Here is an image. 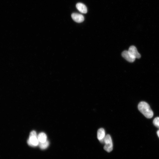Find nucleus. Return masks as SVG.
I'll use <instances>...</instances> for the list:
<instances>
[{
  "mask_svg": "<svg viewBox=\"0 0 159 159\" xmlns=\"http://www.w3.org/2000/svg\"><path fill=\"white\" fill-rule=\"evenodd\" d=\"M138 110L146 118H152L153 115V112L149 105L145 102H141L138 106Z\"/></svg>",
  "mask_w": 159,
  "mask_h": 159,
  "instance_id": "obj_1",
  "label": "nucleus"
},
{
  "mask_svg": "<svg viewBox=\"0 0 159 159\" xmlns=\"http://www.w3.org/2000/svg\"><path fill=\"white\" fill-rule=\"evenodd\" d=\"M104 143L105 145L104 147V149L108 152H110L113 149V144L112 138L109 134L105 136Z\"/></svg>",
  "mask_w": 159,
  "mask_h": 159,
  "instance_id": "obj_2",
  "label": "nucleus"
},
{
  "mask_svg": "<svg viewBox=\"0 0 159 159\" xmlns=\"http://www.w3.org/2000/svg\"><path fill=\"white\" fill-rule=\"evenodd\" d=\"M128 51L131 56L134 59H139L140 58L141 55L135 46L133 45L130 46Z\"/></svg>",
  "mask_w": 159,
  "mask_h": 159,
  "instance_id": "obj_3",
  "label": "nucleus"
},
{
  "mask_svg": "<svg viewBox=\"0 0 159 159\" xmlns=\"http://www.w3.org/2000/svg\"><path fill=\"white\" fill-rule=\"evenodd\" d=\"M27 142L30 146L32 147L37 146L39 143L37 136H29Z\"/></svg>",
  "mask_w": 159,
  "mask_h": 159,
  "instance_id": "obj_4",
  "label": "nucleus"
},
{
  "mask_svg": "<svg viewBox=\"0 0 159 159\" xmlns=\"http://www.w3.org/2000/svg\"><path fill=\"white\" fill-rule=\"evenodd\" d=\"M72 17L73 19L77 23H81L84 20V16L81 14L77 13H74L72 14Z\"/></svg>",
  "mask_w": 159,
  "mask_h": 159,
  "instance_id": "obj_5",
  "label": "nucleus"
},
{
  "mask_svg": "<svg viewBox=\"0 0 159 159\" xmlns=\"http://www.w3.org/2000/svg\"><path fill=\"white\" fill-rule=\"evenodd\" d=\"M105 137V132L104 129L103 128L99 129L97 132V138L100 142L103 143Z\"/></svg>",
  "mask_w": 159,
  "mask_h": 159,
  "instance_id": "obj_6",
  "label": "nucleus"
},
{
  "mask_svg": "<svg viewBox=\"0 0 159 159\" xmlns=\"http://www.w3.org/2000/svg\"><path fill=\"white\" fill-rule=\"evenodd\" d=\"M122 56L127 61L130 63L134 62L135 60V59L133 58L130 54L128 51L125 50L123 51L122 53Z\"/></svg>",
  "mask_w": 159,
  "mask_h": 159,
  "instance_id": "obj_7",
  "label": "nucleus"
},
{
  "mask_svg": "<svg viewBox=\"0 0 159 159\" xmlns=\"http://www.w3.org/2000/svg\"><path fill=\"white\" fill-rule=\"evenodd\" d=\"M76 7L78 10L84 14L87 13V8L84 4L81 3H78L76 5Z\"/></svg>",
  "mask_w": 159,
  "mask_h": 159,
  "instance_id": "obj_8",
  "label": "nucleus"
},
{
  "mask_svg": "<svg viewBox=\"0 0 159 159\" xmlns=\"http://www.w3.org/2000/svg\"><path fill=\"white\" fill-rule=\"evenodd\" d=\"M39 142L43 143L47 140V136L44 133L41 132L37 136Z\"/></svg>",
  "mask_w": 159,
  "mask_h": 159,
  "instance_id": "obj_9",
  "label": "nucleus"
},
{
  "mask_svg": "<svg viewBox=\"0 0 159 159\" xmlns=\"http://www.w3.org/2000/svg\"><path fill=\"white\" fill-rule=\"evenodd\" d=\"M39 146L42 149H45L47 148L49 146V141L46 140L45 142L43 143H39Z\"/></svg>",
  "mask_w": 159,
  "mask_h": 159,
  "instance_id": "obj_10",
  "label": "nucleus"
},
{
  "mask_svg": "<svg viewBox=\"0 0 159 159\" xmlns=\"http://www.w3.org/2000/svg\"><path fill=\"white\" fill-rule=\"evenodd\" d=\"M153 123L155 126L159 129V117L155 118L153 120Z\"/></svg>",
  "mask_w": 159,
  "mask_h": 159,
  "instance_id": "obj_11",
  "label": "nucleus"
},
{
  "mask_svg": "<svg viewBox=\"0 0 159 159\" xmlns=\"http://www.w3.org/2000/svg\"><path fill=\"white\" fill-rule=\"evenodd\" d=\"M37 136V133L34 131H32L30 133L29 136Z\"/></svg>",
  "mask_w": 159,
  "mask_h": 159,
  "instance_id": "obj_12",
  "label": "nucleus"
},
{
  "mask_svg": "<svg viewBox=\"0 0 159 159\" xmlns=\"http://www.w3.org/2000/svg\"><path fill=\"white\" fill-rule=\"evenodd\" d=\"M157 135L158 137L159 138V130H158L157 131Z\"/></svg>",
  "mask_w": 159,
  "mask_h": 159,
  "instance_id": "obj_13",
  "label": "nucleus"
}]
</instances>
